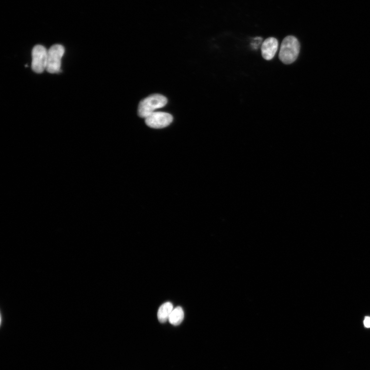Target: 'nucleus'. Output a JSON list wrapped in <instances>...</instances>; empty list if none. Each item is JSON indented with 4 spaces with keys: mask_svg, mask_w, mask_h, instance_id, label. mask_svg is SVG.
Here are the masks:
<instances>
[{
    "mask_svg": "<svg viewBox=\"0 0 370 370\" xmlns=\"http://www.w3.org/2000/svg\"><path fill=\"white\" fill-rule=\"evenodd\" d=\"M173 121V117L170 114L155 112L145 118L148 126L154 129H162L169 126Z\"/></svg>",
    "mask_w": 370,
    "mask_h": 370,
    "instance_id": "obj_5",
    "label": "nucleus"
},
{
    "mask_svg": "<svg viewBox=\"0 0 370 370\" xmlns=\"http://www.w3.org/2000/svg\"><path fill=\"white\" fill-rule=\"evenodd\" d=\"M364 325L367 328H370V317H366L364 320Z\"/></svg>",
    "mask_w": 370,
    "mask_h": 370,
    "instance_id": "obj_9",
    "label": "nucleus"
},
{
    "mask_svg": "<svg viewBox=\"0 0 370 370\" xmlns=\"http://www.w3.org/2000/svg\"><path fill=\"white\" fill-rule=\"evenodd\" d=\"M47 54L44 46L37 45L32 50V68L34 72L38 74L43 73L46 69Z\"/></svg>",
    "mask_w": 370,
    "mask_h": 370,
    "instance_id": "obj_4",
    "label": "nucleus"
},
{
    "mask_svg": "<svg viewBox=\"0 0 370 370\" xmlns=\"http://www.w3.org/2000/svg\"><path fill=\"white\" fill-rule=\"evenodd\" d=\"M184 318V312L181 307H178L174 309L169 318L170 323L174 326L181 324Z\"/></svg>",
    "mask_w": 370,
    "mask_h": 370,
    "instance_id": "obj_8",
    "label": "nucleus"
},
{
    "mask_svg": "<svg viewBox=\"0 0 370 370\" xmlns=\"http://www.w3.org/2000/svg\"><path fill=\"white\" fill-rule=\"evenodd\" d=\"M173 310V305L170 302L164 303L159 307L157 312V318L160 323H165L169 320L170 315Z\"/></svg>",
    "mask_w": 370,
    "mask_h": 370,
    "instance_id": "obj_7",
    "label": "nucleus"
},
{
    "mask_svg": "<svg viewBox=\"0 0 370 370\" xmlns=\"http://www.w3.org/2000/svg\"><path fill=\"white\" fill-rule=\"evenodd\" d=\"M167 99L160 94H154L141 100L138 108V115L141 118H146L158 109L166 105Z\"/></svg>",
    "mask_w": 370,
    "mask_h": 370,
    "instance_id": "obj_2",
    "label": "nucleus"
},
{
    "mask_svg": "<svg viewBox=\"0 0 370 370\" xmlns=\"http://www.w3.org/2000/svg\"><path fill=\"white\" fill-rule=\"evenodd\" d=\"M300 49L299 42L295 37H286L281 45L279 55L280 60L284 64H292L297 60Z\"/></svg>",
    "mask_w": 370,
    "mask_h": 370,
    "instance_id": "obj_1",
    "label": "nucleus"
},
{
    "mask_svg": "<svg viewBox=\"0 0 370 370\" xmlns=\"http://www.w3.org/2000/svg\"><path fill=\"white\" fill-rule=\"evenodd\" d=\"M64 47L60 44H55L51 47L47 54L46 70L50 73L54 74L60 72L61 59L64 54Z\"/></svg>",
    "mask_w": 370,
    "mask_h": 370,
    "instance_id": "obj_3",
    "label": "nucleus"
},
{
    "mask_svg": "<svg viewBox=\"0 0 370 370\" xmlns=\"http://www.w3.org/2000/svg\"><path fill=\"white\" fill-rule=\"evenodd\" d=\"M279 43L274 37L265 40L261 46V53L264 59L271 60L274 58L278 49Z\"/></svg>",
    "mask_w": 370,
    "mask_h": 370,
    "instance_id": "obj_6",
    "label": "nucleus"
}]
</instances>
